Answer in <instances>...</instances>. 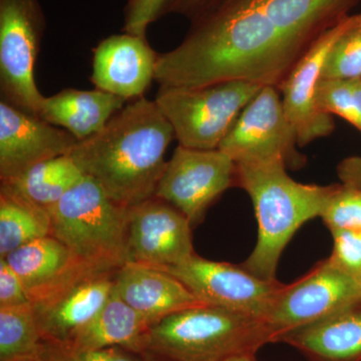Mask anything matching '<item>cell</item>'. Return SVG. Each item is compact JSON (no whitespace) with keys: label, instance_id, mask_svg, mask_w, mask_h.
Listing matches in <instances>:
<instances>
[{"label":"cell","instance_id":"obj_32","mask_svg":"<svg viewBox=\"0 0 361 361\" xmlns=\"http://www.w3.org/2000/svg\"><path fill=\"white\" fill-rule=\"evenodd\" d=\"M20 277L4 258H0V308L30 305Z\"/></svg>","mask_w":361,"mask_h":361},{"label":"cell","instance_id":"obj_4","mask_svg":"<svg viewBox=\"0 0 361 361\" xmlns=\"http://www.w3.org/2000/svg\"><path fill=\"white\" fill-rule=\"evenodd\" d=\"M273 342L264 320L217 306H195L149 327L141 353L161 361H222Z\"/></svg>","mask_w":361,"mask_h":361},{"label":"cell","instance_id":"obj_6","mask_svg":"<svg viewBox=\"0 0 361 361\" xmlns=\"http://www.w3.org/2000/svg\"><path fill=\"white\" fill-rule=\"evenodd\" d=\"M262 87L242 80L198 87H160L155 102L180 146L217 149Z\"/></svg>","mask_w":361,"mask_h":361},{"label":"cell","instance_id":"obj_27","mask_svg":"<svg viewBox=\"0 0 361 361\" xmlns=\"http://www.w3.org/2000/svg\"><path fill=\"white\" fill-rule=\"evenodd\" d=\"M316 102L323 113L341 116L361 132V78H322Z\"/></svg>","mask_w":361,"mask_h":361},{"label":"cell","instance_id":"obj_28","mask_svg":"<svg viewBox=\"0 0 361 361\" xmlns=\"http://www.w3.org/2000/svg\"><path fill=\"white\" fill-rule=\"evenodd\" d=\"M320 218L329 230L361 232V190L336 185Z\"/></svg>","mask_w":361,"mask_h":361},{"label":"cell","instance_id":"obj_10","mask_svg":"<svg viewBox=\"0 0 361 361\" xmlns=\"http://www.w3.org/2000/svg\"><path fill=\"white\" fill-rule=\"evenodd\" d=\"M237 185V166L217 149L178 146L157 186L155 197L186 216L192 227L200 224L214 202Z\"/></svg>","mask_w":361,"mask_h":361},{"label":"cell","instance_id":"obj_8","mask_svg":"<svg viewBox=\"0 0 361 361\" xmlns=\"http://www.w3.org/2000/svg\"><path fill=\"white\" fill-rule=\"evenodd\" d=\"M295 130L285 115L276 87L265 85L247 104L219 146L236 164L282 161L287 168H302Z\"/></svg>","mask_w":361,"mask_h":361},{"label":"cell","instance_id":"obj_18","mask_svg":"<svg viewBox=\"0 0 361 361\" xmlns=\"http://www.w3.org/2000/svg\"><path fill=\"white\" fill-rule=\"evenodd\" d=\"M118 295L151 324L178 311L203 305L167 271L126 263L115 275Z\"/></svg>","mask_w":361,"mask_h":361},{"label":"cell","instance_id":"obj_3","mask_svg":"<svg viewBox=\"0 0 361 361\" xmlns=\"http://www.w3.org/2000/svg\"><path fill=\"white\" fill-rule=\"evenodd\" d=\"M236 166L237 185L251 197L258 221L257 244L241 266L262 279L277 280L285 247L304 223L322 216L336 185L296 182L282 161Z\"/></svg>","mask_w":361,"mask_h":361},{"label":"cell","instance_id":"obj_21","mask_svg":"<svg viewBox=\"0 0 361 361\" xmlns=\"http://www.w3.org/2000/svg\"><path fill=\"white\" fill-rule=\"evenodd\" d=\"M151 323L111 291L103 310L75 338L61 348L71 350H96L113 346L141 353L142 337Z\"/></svg>","mask_w":361,"mask_h":361},{"label":"cell","instance_id":"obj_14","mask_svg":"<svg viewBox=\"0 0 361 361\" xmlns=\"http://www.w3.org/2000/svg\"><path fill=\"white\" fill-rule=\"evenodd\" d=\"M78 140L39 116L0 102V180L20 175L40 161L68 155Z\"/></svg>","mask_w":361,"mask_h":361},{"label":"cell","instance_id":"obj_7","mask_svg":"<svg viewBox=\"0 0 361 361\" xmlns=\"http://www.w3.org/2000/svg\"><path fill=\"white\" fill-rule=\"evenodd\" d=\"M44 28L39 0H0L1 99L35 116L44 97L35 75Z\"/></svg>","mask_w":361,"mask_h":361},{"label":"cell","instance_id":"obj_15","mask_svg":"<svg viewBox=\"0 0 361 361\" xmlns=\"http://www.w3.org/2000/svg\"><path fill=\"white\" fill-rule=\"evenodd\" d=\"M116 271L87 275L32 304L44 343L66 345L94 319L110 298Z\"/></svg>","mask_w":361,"mask_h":361},{"label":"cell","instance_id":"obj_17","mask_svg":"<svg viewBox=\"0 0 361 361\" xmlns=\"http://www.w3.org/2000/svg\"><path fill=\"white\" fill-rule=\"evenodd\" d=\"M4 259L20 277L32 304L54 295L80 278L102 272L78 260L52 235L30 242Z\"/></svg>","mask_w":361,"mask_h":361},{"label":"cell","instance_id":"obj_34","mask_svg":"<svg viewBox=\"0 0 361 361\" xmlns=\"http://www.w3.org/2000/svg\"><path fill=\"white\" fill-rule=\"evenodd\" d=\"M342 184L361 190V157H350L337 168Z\"/></svg>","mask_w":361,"mask_h":361},{"label":"cell","instance_id":"obj_22","mask_svg":"<svg viewBox=\"0 0 361 361\" xmlns=\"http://www.w3.org/2000/svg\"><path fill=\"white\" fill-rule=\"evenodd\" d=\"M285 37L310 47L325 30L345 18L353 0H257Z\"/></svg>","mask_w":361,"mask_h":361},{"label":"cell","instance_id":"obj_5","mask_svg":"<svg viewBox=\"0 0 361 361\" xmlns=\"http://www.w3.org/2000/svg\"><path fill=\"white\" fill-rule=\"evenodd\" d=\"M129 211L85 175L49 209L51 235L92 269L116 271L127 263Z\"/></svg>","mask_w":361,"mask_h":361},{"label":"cell","instance_id":"obj_25","mask_svg":"<svg viewBox=\"0 0 361 361\" xmlns=\"http://www.w3.org/2000/svg\"><path fill=\"white\" fill-rule=\"evenodd\" d=\"M44 348L32 304L0 308V361H37Z\"/></svg>","mask_w":361,"mask_h":361},{"label":"cell","instance_id":"obj_11","mask_svg":"<svg viewBox=\"0 0 361 361\" xmlns=\"http://www.w3.org/2000/svg\"><path fill=\"white\" fill-rule=\"evenodd\" d=\"M166 271L179 279L202 303L264 322L284 286L278 280L255 276L241 265L207 260L197 254Z\"/></svg>","mask_w":361,"mask_h":361},{"label":"cell","instance_id":"obj_12","mask_svg":"<svg viewBox=\"0 0 361 361\" xmlns=\"http://www.w3.org/2000/svg\"><path fill=\"white\" fill-rule=\"evenodd\" d=\"M194 254L191 223L174 206L154 196L130 208L127 263L166 271Z\"/></svg>","mask_w":361,"mask_h":361},{"label":"cell","instance_id":"obj_20","mask_svg":"<svg viewBox=\"0 0 361 361\" xmlns=\"http://www.w3.org/2000/svg\"><path fill=\"white\" fill-rule=\"evenodd\" d=\"M127 102L101 90L66 89L44 97L39 116L84 141L103 130Z\"/></svg>","mask_w":361,"mask_h":361},{"label":"cell","instance_id":"obj_29","mask_svg":"<svg viewBox=\"0 0 361 361\" xmlns=\"http://www.w3.org/2000/svg\"><path fill=\"white\" fill-rule=\"evenodd\" d=\"M37 361H161L144 353L113 346L96 350L77 351L44 343Z\"/></svg>","mask_w":361,"mask_h":361},{"label":"cell","instance_id":"obj_31","mask_svg":"<svg viewBox=\"0 0 361 361\" xmlns=\"http://www.w3.org/2000/svg\"><path fill=\"white\" fill-rule=\"evenodd\" d=\"M171 0H128L123 32L147 39V30L165 14Z\"/></svg>","mask_w":361,"mask_h":361},{"label":"cell","instance_id":"obj_24","mask_svg":"<svg viewBox=\"0 0 361 361\" xmlns=\"http://www.w3.org/2000/svg\"><path fill=\"white\" fill-rule=\"evenodd\" d=\"M51 235L49 210L0 185V258Z\"/></svg>","mask_w":361,"mask_h":361},{"label":"cell","instance_id":"obj_26","mask_svg":"<svg viewBox=\"0 0 361 361\" xmlns=\"http://www.w3.org/2000/svg\"><path fill=\"white\" fill-rule=\"evenodd\" d=\"M324 80L361 78V14L350 16L323 66Z\"/></svg>","mask_w":361,"mask_h":361},{"label":"cell","instance_id":"obj_16","mask_svg":"<svg viewBox=\"0 0 361 361\" xmlns=\"http://www.w3.org/2000/svg\"><path fill=\"white\" fill-rule=\"evenodd\" d=\"M158 56L145 37L128 32L111 35L94 49L90 82L127 101L139 99L155 80Z\"/></svg>","mask_w":361,"mask_h":361},{"label":"cell","instance_id":"obj_35","mask_svg":"<svg viewBox=\"0 0 361 361\" xmlns=\"http://www.w3.org/2000/svg\"><path fill=\"white\" fill-rule=\"evenodd\" d=\"M222 361H256L255 353H242V355H233Z\"/></svg>","mask_w":361,"mask_h":361},{"label":"cell","instance_id":"obj_30","mask_svg":"<svg viewBox=\"0 0 361 361\" xmlns=\"http://www.w3.org/2000/svg\"><path fill=\"white\" fill-rule=\"evenodd\" d=\"M334 250L329 260L344 273L361 283V232L330 230Z\"/></svg>","mask_w":361,"mask_h":361},{"label":"cell","instance_id":"obj_13","mask_svg":"<svg viewBox=\"0 0 361 361\" xmlns=\"http://www.w3.org/2000/svg\"><path fill=\"white\" fill-rule=\"evenodd\" d=\"M349 20L350 16H345L325 30L304 52L280 87L283 92L282 103L285 115L295 130L299 147L327 137L336 128L331 115L323 113L318 108L316 92L322 80L325 59L345 30Z\"/></svg>","mask_w":361,"mask_h":361},{"label":"cell","instance_id":"obj_23","mask_svg":"<svg viewBox=\"0 0 361 361\" xmlns=\"http://www.w3.org/2000/svg\"><path fill=\"white\" fill-rule=\"evenodd\" d=\"M84 177L68 154L40 161L16 178L2 180L0 185L49 210Z\"/></svg>","mask_w":361,"mask_h":361},{"label":"cell","instance_id":"obj_9","mask_svg":"<svg viewBox=\"0 0 361 361\" xmlns=\"http://www.w3.org/2000/svg\"><path fill=\"white\" fill-rule=\"evenodd\" d=\"M361 301V283L329 259L280 290L265 323L273 342L301 327L336 315Z\"/></svg>","mask_w":361,"mask_h":361},{"label":"cell","instance_id":"obj_19","mask_svg":"<svg viewBox=\"0 0 361 361\" xmlns=\"http://www.w3.org/2000/svg\"><path fill=\"white\" fill-rule=\"evenodd\" d=\"M289 344L310 361H361V301L336 315L287 332Z\"/></svg>","mask_w":361,"mask_h":361},{"label":"cell","instance_id":"obj_33","mask_svg":"<svg viewBox=\"0 0 361 361\" xmlns=\"http://www.w3.org/2000/svg\"><path fill=\"white\" fill-rule=\"evenodd\" d=\"M221 1L222 0H171L165 13H179L195 20Z\"/></svg>","mask_w":361,"mask_h":361},{"label":"cell","instance_id":"obj_2","mask_svg":"<svg viewBox=\"0 0 361 361\" xmlns=\"http://www.w3.org/2000/svg\"><path fill=\"white\" fill-rule=\"evenodd\" d=\"M174 130L155 101L142 97L103 130L78 141L70 155L118 205L132 208L155 196Z\"/></svg>","mask_w":361,"mask_h":361},{"label":"cell","instance_id":"obj_1","mask_svg":"<svg viewBox=\"0 0 361 361\" xmlns=\"http://www.w3.org/2000/svg\"><path fill=\"white\" fill-rule=\"evenodd\" d=\"M193 20L179 47L159 54L160 87L242 80L280 90L310 47L285 37L257 0H222Z\"/></svg>","mask_w":361,"mask_h":361}]
</instances>
